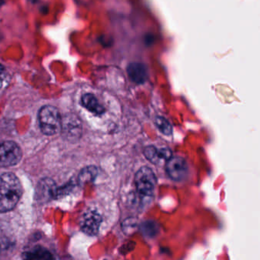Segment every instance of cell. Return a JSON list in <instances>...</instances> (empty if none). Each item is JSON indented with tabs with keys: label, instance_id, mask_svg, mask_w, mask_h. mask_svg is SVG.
Wrapping results in <instances>:
<instances>
[{
	"label": "cell",
	"instance_id": "6da1fadb",
	"mask_svg": "<svg viewBox=\"0 0 260 260\" xmlns=\"http://www.w3.org/2000/svg\"><path fill=\"white\" fill-rule=\"evenodd\" d=\"M22 195V187L13 174L0 176V212L12 210Z\"/></svg>",
	"mask_w": 260,
	"mask_h": 260
},
{
	"label": "cell",
	"instance_id": "7a4b0ae2",
	"mask_svg": "<svg viewBox=\"0 0 260 260\" xmlns=\"http://www.w3.org/2000/svg\"><path fill=\"white\" fill-rule=\"evenodd\" d=\"M38 120L41 131L46 135H54L62 129L59 110L52 105H44L40 109Z\"/></svg>",
	"mask_w": 260,
	"mask_h": 260
},
{
	"label": "cell",
	"instance_id": "3957f363",
	"mask_svg": "<svg viewBox=\"0 0 260 260\" xmlns=\"http://www.w3.org/2000/svg\"><path fill=\"white\" fill-rule=\"evenodd\" d=\"M136 190L142 198L152 196L155 189L157 179L152 169L143 166L136 174Z\"/></svg>",
	"mask_w": 260,
	"mask_h": 260
},
{
	"label": "cell",
	"instance_id": "277c9868",
	"mask_svg": "<svg viewBox=\"0 0 260 260\" xmlns=\"http://www.w3.org/2000/svg\"><path fill=\"white\" fill-rule=\"evenodd\" d=\"M22 157L21 148L15 142H0V166L9 167L19 163Z\"/></svg>",
	"mask_w": 260,
	"mask_h": 260
},
{
	"label": "cell",
	"instance_id": "5b68a950",
	"mask_svg": "<svg viewBox=\"0 0 260 260\" xmlns=\"http://www.w3.org/2000/svg\"><path fill=\"white\" fill-rule=\"evenodd\" d=\"M166 171L173 180L181 181L187 176V163L182 157H172L166 163Z\"/></svg>",
	"mask_w": 260,
	"mask_h": 260
},
{
	"label": "cell",
	"instance_id": "8992f818",
	"mask_svg": "<svg viewBox=\"0 0 260 260\" xmlns=\"http://www.w3.org/2000/svg\"><path fill=\"white\" fill-rule=\"evenodd\" d=\"M102 218L96 211H88L81 220V228L82 232L89 236H95L99 233L102 224Z\"/></svg>",
	"mask_w": 260,
	"mask_h": 260
},
{
	"label": "cell",
	"instance_id": "52a82bcc",
	"mask_svg": "<svg viewBox=\"0 0 260 260\" xmlns=\"http://www.w3.org/2000/svg\"><path fill=\"white\" fill-rule=\"evenodd\" d=\"M145 157L154 164H160L164 162H168L172 157V153L168 148H164L157 149L155 147H147L144 151Z\"/></svg>",
	"mask_w": 260,
	"mask_h": 260
},
{
	"label": "cell",
	"instance_id": "ba28073f",
	"mask_svg": "<svg viewBox=\"0 0 260 260\" xmlns=\"http://www.w3.org/2000/svg\"><path fill=\"white\" fill-rule=\"evenodd\" d=\"M54 183L50 179L42 180L38 186L37 196L38 199L47 200L57 195V190H56Z\"/></svg>",
	"mask_w": 260,
	"mask_h": 260
},
{
	"label": "cell",
	"instance_id": "9c48e42d",
	"mask_svg": "<svg viewBox=\"0 0 260 260\" xmlns=\"http://www.w3.org/2000/svg\"><path fill=\"white\" fill-rule=\"evenodd\" d=\"M130 79L136 83H142L148 79V70L143 64L133 63L127 69Z\"/></svg>",
	"mask_w": 260,
	"mask_h": 260
},
{
	"label": "cell",
	"instance_id": "30bf717a",
	"mask_svg": "<svg viewBox=\"0 0 260 260\" xmlns=\"http://www.w3.org/2000/svg\"><path fill=\"white\" fill-rule=\"evenodd\" d=\"M23 260H53L51 253L43 247H34L22 255Z\"/></svg>",
	"mask_w": 260,
	"mask_h": 260
},
{
	"label": "cell",
	"instance_id": "8fae6325",
	"mask_svg": "<svg viewBox=\"0 0 260 260\" xmlns=\"http://www.w3.org/2000/svg\"><path fill=\"white\" fill-rule=\"evenodd\" d=\"M81 101H82V105L94 114H101L105 112V108L100 105L97 98L94 95L90 93L85 94L82 96Z\"/></svg>",
	"mask_w": 260,
	"mask_h": 260
},
{
	"label": "cell",
	"instance_id": "7c38bea8",
	"mask_svg": "<svg viewBox=\"0 0 260 260\" xmlns=\"http://www.w3.org/2000/svg\"><path fill=\"white\" fill-rule=\"evenodd\" d=\"M140 230L142 235L146 238H154L160 232L158 224L154 221H144L140 226Z\"/></svg>",
	"mask_w": 260,
	"mask_h": 260
},
{
	"label": "cell",
	"instance_id": "4fadbf2b",
	"mask_svg": "<svg viewBox=\"0 0 260 260\" xmlns=\"http://www.w3.org/2000/svg\"><path fill=\"white\" fill-rule=\"evenodd\" d=\"M98 169L94 166H88L81 171L79 176V181L81 184L93 182L97 177Z\"/></svg>",
	"mask_w": 260,
	"mask_h": 260
},
{
	"label": "cell",
	"instance_id": "5bb4252c",
	"mask_svg": "<svg viewBox=\"0 0 260 260\" xmlns=\"http://www.w3.org/2000/svg\"><path fill=\"white\" fill-rule=\"evenodd\" d=\"M155 124L159 130L165 135H171L172 134V127L169 122L165 118H156Z\"/></svg>",
	"mask_w": 260,
	"mask_h": 260
},
{
	"label": "cell",
	"instance_id": "9a60e30c",
	"mask_svg": "<svg viewBox=\"0 0 260 260\" xmlns=\"http://www.w3.org/2000/svg\"><path fill=\"white\" fill-rule=\"evenodd\" d=\"M123 232L127 235H132L137 230V221L134 218H128L123 222Z\"/></svg>",
	"mask_w": 260,
	"mask_h": 260
},
{
	"label": "cell",
	"instance_id": "2e32d148",
	"mask_svg": "<svg viewBox=\"0 0 260 260\" xmlns=\"http://www.w3.org/2000/svg\"><path fill=\"white\" fill-rule=\"evenodd\" d=\"M5 78H6V70H5L4 67L0 64V89L3 86Z\"/></svg>",
	"mask_w": 260,
	"mask_h": 260
}]
</instances>
